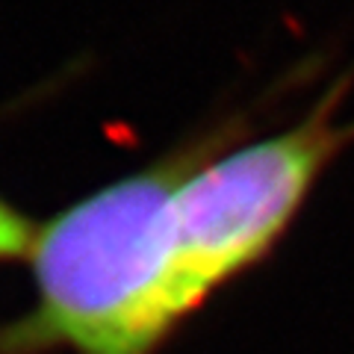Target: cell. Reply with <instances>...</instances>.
<instances>
[{
	"label": "cell",
	"instance_id": "cell-2",
	"mask_svg": "<svg viewBox=\"0 0 354 354\" xmlns=\"http://www.w3.org/2000/svg\"><path fill=\"white\" fill-rule=\"evenodd\" d=\"M351 83L354 65L301 121L257 142L218 145L183 177L174 195V251L186 316L278 248L322 174L354 145V121L337 118Z\"/></svg>",
	"mask_w": 354,
	"mask_h": 354
},
{
	"label": "cell",
	"instance_id": "cell-1",
	"mask_svg": "<svg viewBox=\"0 0 354 354\" xmlns=\"http://www.w3.org/2000/svg\"><path fill=\"white\" fill-rule=\"evenodd\" d=\"M227 133L124 174L36 227V298L0 325V354H157L186 319L177 292L174 195Z\"/></svg>",
	"mask_w": 354,
	"mask_h": 354
},
{
	"label": "cell",
	"instance_id": "cell-3",
	"mask_svg": "<svg viewBox=\"0 0 354 354\" xmlns=\"http://www.w3.org/2000/svg\"><path fill=\"white\" fill-rule=\"evenodd\" d=\"M36 227L32 221L15 209L12 204H6L0 198V263H12L30 254L32 236H36Z\"/></svg>",
	"mask_w": 354,
	"mask_h": 354
}]
</instances>
